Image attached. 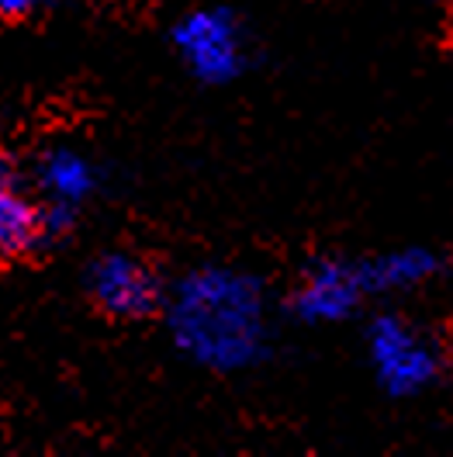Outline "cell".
<instances>
[{
    "mask_svg": "<svg viewBox=\"0 0 453 457\" xmlns=\"http://www.w3.org/2000/svg\"><path fill=\"white\" fill-rule=\"evenodd\" d=\"M173 49L204 84H228L246 70V35L226 7H198L173 25Z\"/></svg>",
    "mask_w": 453,
    "mask_h": 457,
    "instance_id": "obj_3",
    "label": "cell"
},
{
    "mask_svg": "<svg viewBox=\"0 0 453 457\" xmlns=\"http://www.w3.org/2000/svg\"><path fill=\"white\" fill-rule=\"evenodd\" d=\"M167 322L184 357L222 374L256 368L270 346L267 291L235 267L184 274L170 295Z\"/></svg>",
    "mask_w": 453,
    "mask_h": 457,
    "instance_id": "obj_1",
    "label": "cell"
},
{
    "mask_svg": "<svg viewBox=\"0 0 453 457\" xmlns=\"http://www.w3.org/2000/svg\"><path fill=\"white\" fill-rule=\"evenodd\" d=\"M364 295H367V287H364L357 263L325 257L315 260L301 274V281L291 295V309L301 322L333 326V322H342L357 312Z\"/></svg>",
    "mask_w": 453,
    "mask_h": 457,
    "instance_id": "obj_5",
    "label": "cell"
},
{
    "mask_svg": "<svg viewBox=\"0 0 453 457\" xmlns=\"http://www.w3.org/2000/svg\"><path fill=\"white\" fill-rule=\"evenodd\" d=\"M86 287L101 312L114 319H142L156 312L163 302V287L156 270L132 253H104L90 263Z\"/></svg>",
    "mask_w": 453,
    "mask_h": 457,
    "instance_id": "obj_4",
    "label": "cell"
},
{
    "mask_svg": "<svg viewBox=\"0 0 453 457\" xmlns=\"http://www.w3.org/2000/svg\"><path fill=\"white\" fill-rule=\"evenodd\" d=\"M35 180H38L53 232H59L70 226L73 212L97 191V167L73 145H53L42 153L35 167Z\"/></svg>",
    "mask_w": 453,
    "mask_h": 457,
    "instance_id": "obj_6",
    "label": "cell"
},
{
    "mask_svg": "<svg viewBox=\"0 0 453 457\" xmlns=\"http://www.w3.org/2000/svg\"><path fill=\"white\" fill-rule=\"evenodd\" d=\"M360 278L367 295H391V291H416L423 285L440 281L453 263L432 246H401V250H388L381 257L360 260Z\"/></svg>",
    "mask_w": 453,
    "mask_h": 457,
    "instance_id": "obj_7",
    "label": "cell"
},
{
    "mask_svg": "<svg viewBox=\"0 0 453 457\" xmlns=\"http://www.w3.org/2000/svg\"><path fill=\"white\" fill-rule=\"evenodd\" d=\"M53 236V222L42 201L25 195L21 180L0 184V260L31 253Z\"/></svg>",
    "mask_w": 453,
    "mask_h": 457,
    "instance_id": "obj_8",
    "label": "cell"
},
{
    "mask_svg": "<svg viewBox=\"0 0 453 457\" xmlns=\"http://www.w3.org/2000/svg\"><path fill=\"white\" fill-rule=\"evenodd\" d=\"M45 0H0V18L14 21V18H29L35 7H42Z\"/></svg>",
    "mask_w": 453,
    "mask_h": 457,
    "instance_id": "obj_9",
    "label": "cell"
},
{
    "mask_svg": "<svg viewBox=\"0 0 453 457\" xmlns=\"http://www.w3.org/2000/svg\"><path fill=\"white\" fill-rule=\"evenodd\" d=\"M367 361L381 388L395 399H412L432 388L443 374V350L423 326L384 312L367 329Z\"/></svg>",
    "mask_w": 453,
    "mask_h": 457,
    "instance_id": "obj_2",
    "label": "cell"
}]
</instances>
